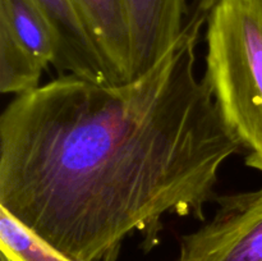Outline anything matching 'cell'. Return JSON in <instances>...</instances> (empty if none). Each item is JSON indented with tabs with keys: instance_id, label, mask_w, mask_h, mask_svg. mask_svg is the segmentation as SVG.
<instances>
[{
	"instance_id": "6da1fadb",
	"label": "cell",
	"mask_w": 262,
	"mask_h": 261,
	"mask_svg": "<svg viewBox=\"0 0 262 261\" xmlns=\"http://www.w3.org/2000/svg\"><path fill=\"white\" fill-rule=\"evenodd\" d=\"M202 3L155 67L122 83L73 74L15 95L0 115V207L77 261L150 251L170 215L205 222L241 145L196 71Z\"/></svg>"
},
{
	"instance_id": "7a4b0ae2",
	"label": "cell",
	"mask_w": 262,
	"mask_h": 261,
	"mask_svg": "<svg viewBox=\"0 0 262 261\" xmlns=\"http://www.w3.org/2000/svg\"><path fill=\"white\" fill-rule=\"evenodd\" d=\"M205 79L246 165L262 171V0H215Z\"/></svg>"
},
{
	"instance_id": "3957f363",
	"label": "cell",
	"mask_w": 262,
	"mask_h": 261,
	"mask_svg": "<svg viewBox=\"0 0 262 261\" xmlns=\"http://www.w3.org/2000/svg\"><path fill=\"white\" fill-rule=\"evenodd\" d=\"M56 59V36L36 0H0V92L37 89Z\"/></svg>"
},
{
	"instance_id": "277c9868",
	"label": "cell",
	"mask_w": 262,
	"mask_h": 261,
	"mask_svg": "<svg viewBox=\"0 0 262 261\" xmlns=\"http://www.w3.org/2000/svg\"><path fill=\"white\" fill-rule=\"evenodd\" d=\"M217 209L182 235L176 261H262V188L217 194Z\"/></svg>"
},
{
	"instance_id": "5b68a950",
	"label": "cell",
	"mask_w": 262,
	"mask_h": 261,
	"mask_svg": "<svg viewBox=\"0 0 262 261\" xmlns=\"http://www.w3.org/2000/svg\"><path fill=\"white\" fill-rule=\"evenodd\" d=\"M132 42V76L161 60L184 30L186 0H125Z\"/></svg>"
},
{
	"instance_id": "8992f818",
	"label": "cell",
	"mask_w": 262,
	"mask_h": 261,
	"mask_svg": "<svg viewBox=\"0 0 262 261\" xmlns=\"http://www.w3.org/2000/svg\"><path fill=\"white\" fill-rule=\"evenodd\" d=\"M56 36L54 67L95 83H117L73 0H36Z\"/></svg>"
},
{
	"instance_id": "52a82bcc",
	"label": "cell",
	"mask_w": 262,
	"mask_h": 261,
	"mask_svg": "<svg viewBox=\"0 0 262 261\" xmlns=\"http://www.w3.org/2000/svg\"><path fill=\"white\" fill-rule=\"evenodd\" d=\"M117 83L130 81L132 42L125 0H73Z\"/></svg>"
},
{
	"instance_id": "ba28073f",
	"label": "cell",
	"mask_w": 262,
	"mask_h": 261,
	"mask_svg": "<svg viewBox=\"0 0 262 261\" xmlns=\"http://www.w3.org/2000/svg\"><path fill=\"white\" fill-rule=\"evenodd\" d=\"M0 253L9 261H77L0 207Z\"/></svg>"
},
{
	"instance_id": "9c48e42d",
	"label": "cell",
	"mask_w": 262,
	"mask_h": 261,
	"mask_svg": "<svg viewBox=\"0 0 262 261\" xmlns=\"http://www.w3.org/2000/svg\"><path fill=\"white\" fill-rule=\"evenodd\" d=\"M214 2H215V0H204V3H205V4H206V5H209V7H211V5L214 4Z\"/></svg>"
},
{
	"instance_id": "30bf717a",
	"label": "cell",
	"mask_w": 262,
	"mask_h": 261,
	"mask_svg": "<svg viewBox=\"0 0 262 261\" xmlns=\"http://www.w3.org/2000/svg\"><path fill=\"white\" fill-rule=\"evenodd\" d=\"M0 261H9V258L5 255H3V253H0Z\"/></svg>"
}]
</instances>
